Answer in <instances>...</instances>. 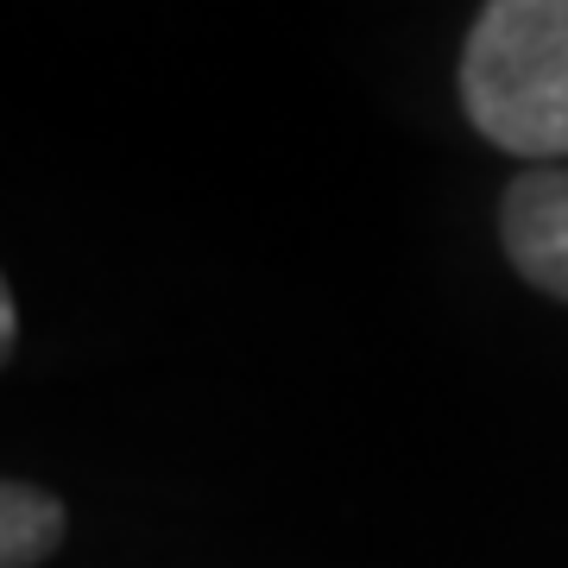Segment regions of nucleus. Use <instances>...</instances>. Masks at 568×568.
Listing matches in <instances>:
<instances>
[{
  "instance_id": "obj_3",
  "label": "nucleus",
  "mask_w": 568,
  "mask_h": 568,
  "mask_svg": "<svg viewBox=\"0 0 568 568\" xmlns=\"http://www.w3.org/2000/svg\"><path fill=\"white\" fill-rule=\"evenodd\" d=\"M63 537H70V511L58 493L0 474V568H39L63 549Z\"/></svg>"
},
{
  "instance_id": "obj_1",
  "label": "nucleus",
  "mask_w": 568,
  "mask_h": 568,
  "mask_svg": "<svg viewBox=\"0 0 568 568\" xmlns=\"http://www.w3.org/2000/svg\"><path fill=\"white\" fill-rule=\"evenodd\" d=\"M462 108L511 159H568V0L480 7L462 44Z\"/></svg>"
},
{
  "instance_id": "obj_2",
  "label": "nucleus",
  "mask_w": 568,
  "mask_h": 568,
  "mask_svg": "<svg viewBox=\"0 0 568 568\" xmlns=\"http://www.w3.org/2000/svg\"><path fill=\"white\" fill-rule=\"evenodd\" d=\"M499 246L511 272L568 304V171L562 164H530L499 196Z\"/></svg>"
},
{
  "instance_id": "obj_4",
  "label": "nucleus",
  "mask_w": 568,
  "mask_h": 568,
  "mask_svg": "<svg viewBox=\"0 0 568 568\" xmlns=\"http://www.w3.org/2000/svg\"><path fill=\"white\" fill-rule=\"evenodd\" d=\"M13 347H20V304H13V284L0 272V366L13 361Z\"/></svg>"
}]
</instances>
